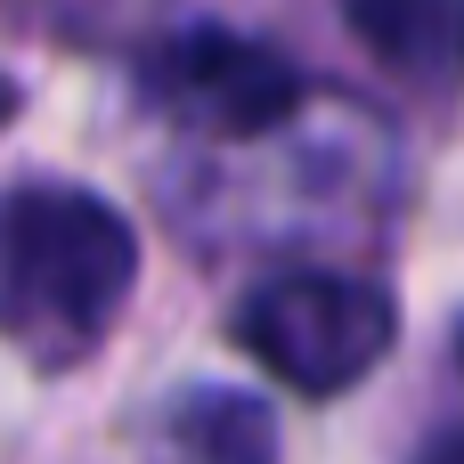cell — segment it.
<instances>
[{"label": "cell", "mask_w": 464, "mask_h": 464, "mask_svg": "<svg viewBox=\"0 0 464 464\" xmlns=\"http://www.w3.org/2000/svg\"><path fill=\"white\" fill-rule=\"evenodd\" d=\"M408 464H464V424H449V432H432V440H424V449H416Z\"/></svg>", "instance_id": "obj_6"}, {"label": "cell", "mask_w": 464, "mask_h": 464, "mask_svg": "<svg viewBox=\"0 0 464 464\" xmlns=\"http://www.w3.org/2000/svg\"><path fill=\"white\" fill-rule=\"evenodd\" d=\"M8 114H16V82L0 73V122H8Z\"/></svg>", "instance_id": "obj_7"}, {"label": "cell", "mask_w": 464, "mask_h": 464, "mask_svg": "<svg viewBox=\"0 0 464 464\" xmlns=\"http://www.w3.org/2000/svg\"><path fill=\"white\" fill-rule=\"evenodd\" d=\"M147 98L204 139H269L302 114V73L220 24H196L147 57Z\"/></svg>", "instance_id": "obj_3"}, {"label": "cell", "mask_w": 464, "mask_h": 464, "mask_svg": "<svg viewBox=\"0 0 464 464\" xmlns=\"http://www.w3.org/2000/svg\"><path fill=\"white\" fill-rule=\"evenodd\" d=\"M457 359H464V343H457Z\"/></svg>", "instance_id": "obj_8"}, {"label": "cell", "mask_w": 464, "mask_h": 464, "mask_svg": "<svg viewBox=\"0 0 464 464\" xmlns=\"http://www.w3.org/2000/svg\"><path fill=\"white\" fill-rule=\"evenodd\" d=\"M155 464H277V416L253 392H179L155 424Z\"/></svg>", "instance_id": "obj_5"}, {"label": "cell", "mask_w": 464, "mask_h": 464, "mask_svg": "<svg viewBox=\"0 0 464 464\" xmlns=\"http://www.w3.org/2000/svg\"><path fill=\"white\" fill-rule=\"evenodd\" d=\"M343 16L392 73L424 90L464 82V0H343Z\"/></svg>", "instance_id": "obj_4"}, {"label": "cell", "mask_w": 464, "mask_h": 464, "mask_svg": "<svg viewBox=\"0 0 464 464\" xmlns=\"http://www.w3.org/2000/svg\"><path fill=\"white\" fill-rule=\"evenodd\" d=\"M392 334H400L392 294L343 269H277L237 302V343L302 400H334L359 375H375Z\"/></svg>", "instance_id": "obj_2"}, {"label": "cell", "mask_w": 464, "mask_h": 464, "mask_svg": "<svg viewBox=\"0 0 464 464\" xmlns=\"http://www.w3.org/2000/svg\"><path fill=\"white\" fill-rule=\"evenodd\" d=\"M139 237L90 188H8L0 196V326L33 351L98 343L106 318L130 302Z\"/></svg>", "instance_id": "obj_1"}]
</instances>
